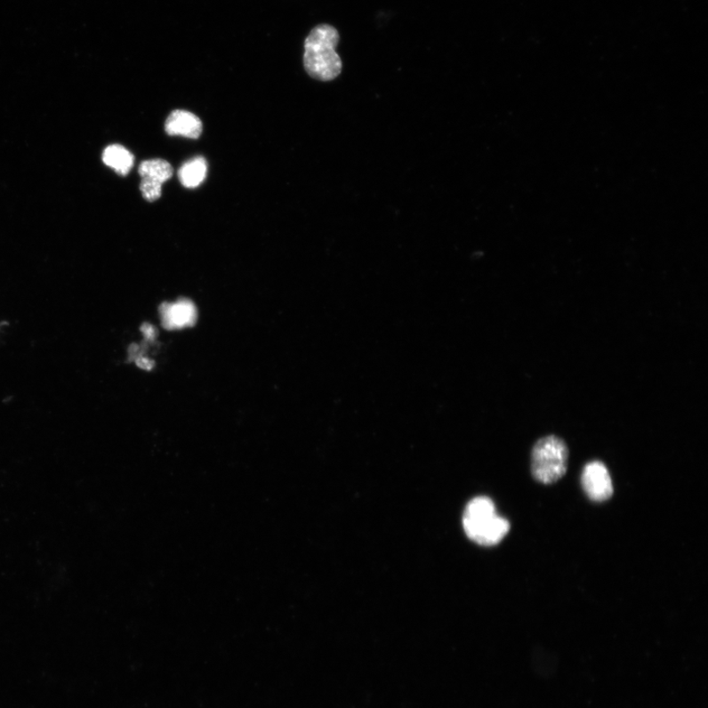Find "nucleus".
Masks as SVG:
<instances>
[{"instance_id": "f257e3e1", "label": "nucleus", "mask_w": 708, "mask_h": 708, "mask_svg": "<svg viewBox=\"0 0 708 708\" xmlns=\"http://www.w3.org/2000/svg\"><path fill=\"white\" fill-rule=\"evenodd\" d=\"M340 43V34L328 24L316 26L304 42V68L310 76L320 81H332L339 77L342 62L335 48Z\"/></svg>"}, {"instance_id": "f03ea898", "label": "nucleus", "mask_w": 708, "mask_h": 708, "mask_svg": "<svg viewBox=\"0 0 708 708\" xmlns=\"http://www.w3.org/2000/svg\"><path fill=\"white\" fill-rule=\"evenodd\" d=\"M463 527L465 534L484 546L496 545L510 531L509 521L500 517L496 507L488 497H477L469 503L464 511Z\"/></svg>"}, {"instance_id": "7ed1b4c3", "label": "nucleus", "mask_w": 708, "mask_h": 708, "mask_svg": "<svg viewBox=\"0 0 708 708\" xmlns=\"http://www.w3.org/2000/svg\"><path fill=\"white\" fill-rule=\"evenodd\" d=\"M569 449L560 437L549 435L539 439L531 452V473L540 483L553 484L567 472Z\"/></svg>"}, {"instance_id": "20e7f679", "label": "nucleus", "mask_w": 708, "mask_h": 708, "mask_svg": "<svg viewBox=\"0 0 708 708\" xmlns=\"http://www.w3.org/2000/svg\"><path fill=\"white\" fill-rule=\"evenodd\" d=\"M582 484L586 496L592 502H607L613 496L611 475L607 465L599 461H593L585 465L582 474Z\"/></svg>"}, {"instance_id": "39448f33", "label": "nucleus", "mask_w": 708, "mask_h": 708, "mask_svg": "<svg viewBox=\"0 0 708 708\" xmlns=\"http://www.w3.org/2000/svg\"><path fill=\"white\" fill-rule=\"evenodd\" d=\"M160 313L164 328L166 330L192 327L197 320V306L189 300L163 303L160 307Z\"/></svg>"}, {"instance_id": "423d86ee", "label": "nucleus", "mask_w": 708, "mask_h": 708, "mask_svg": "<svg viewBox=\"0 0 708 708\" xmlns=\"http://www.w3.org/2000/svg\"><path fill=\"white\" fill-rule=\"evenodd\" d=\"M165 129L170 136L198 139L203 132V125L197 116L189 111L177 109L166 118Z\"/></svg>"}, {"instance_id": "0eeeda50", "label": "nucleus", "mask_w": 708, "mask_h": 708, "mask_svg": "<svg viewBox=\"0 0 708 708\" xmlns=\"http://www.w3.org/2000/svg\"><path fill=\"white\" fill-rule=\"evenodd\" d=\"M207 170V162L204 157H194L181 167L180 181L186 189H197L206 179Z\"/></svg>"}, {"instance_id": "6e6552de", "label": "nucleus", "mask_w": 708, "mask_h": 708, "mask_svg": "<svg viewBox=\"0 0 708 708\" xmlns=\"http://www.w3.org/2000/svg\"><path fill=\"white\" fill-rule=\"evenodd\" d=\"M102 161L121 175H126L134 165V157L126 148L120 145H110L102 154Z\"/></svg>"}, {"instance_id": "1a4fd4ad", "label": "nucleus", "mask_w": 708, "mask_h": 708, "mask_svg": "<svg viewBox=\"0 0 708 708\" xmlns=\"http://www.w3.org/2000/svg\"><path fill=\"white\" fill-rule=\"evenodd\" d=\"M138 172L142 179L152 180L162 184L169 181L173 174L171 164L162 158L143 162L140 165Z\"/></svg>"}, {"instance_id": "9d476101", "label": "nucleus", "mask_w": 708, "mask_h": 708, "mask_svg": "<svg viewBox=\"0 0 708 708\" xmlns=\"http://www.w3.org/2000/svg\"><path fill=\"white\" fill-rule=\"evenodd\" d=\"M162 183L152 180L142 179L140 184V190L143 197L149 202H155L160 199L162 195Z\"/></svg>"}, {"instance_id": "9b49d317", "label": "nucleus", "mask_w": 708, "mask_h": 708, "mask_svg": "<svg viewBox=\"0 0 708 708\" xmlns=\"http://www.w3.org/2000/svg\"><path fill=\"white\" fill-rule=\"evenodd\" d=\"M136 365L142 369L151 370L154 366V361L149 360L144 358H139L136 360Z\"/></svg>"}, {"instance_id": "f8f14e48", "label": "nucleus", "mask_w": 708, "mask_h": 708, "mask_svg": "<svg viewBox=\"0 0 708 708\" xmlns=\"http://www.w3.org/2000/svg\"><path fill=\"white\" fill-rule=\"evenodd\" d=\"M141 331L143 332L145 337L149 340H153L156 335L155 329L152 325L150 324H144L142 326Z\"/></svg>"}]
</instances>
